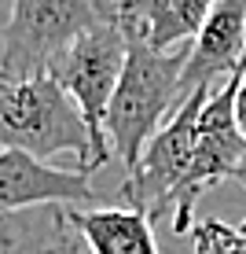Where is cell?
<instances>
[{"mask_svg":"<svg viewBox=\"0 0 246 254\" xmlns=\"http://www.w3.org/2000/svg\"><path fill=\"white\" fill-rule=\"evenodd\" d=\"M188 52H191V45L158 52L151 45H144V41H129L125 70H121V81L114 89L107 122H103L107 144L125 162V173L136 170L151 136L180 107V100H184L180 81H184V70H188Z\"/></svg>","mask_w":246,"mask_h":254,"instance_id":"6da1fadb","label":"cell"},{"mask_svg":"<svg viewBox=\"0 0 246 254\" xmlns=\"http://www.w3.org/2000/svg\"><path fill=\"white\" fill-rule=\"evenodd\" d=\"M15 147L48 162L51 155H74L77 170L96 173L99 151L77 103L59 89L51 74L7 81L0 77V151Z\"/></svg>","mask_w":246,"mask_h":254,"instance_id":"7a4b0ae2","label":"cell"},{"mask_svg":"<svg viewBox=\"0 0 246 254\" xmlns=\"http://www.w3.org/2000/svg\"><path fill=\"white\" fill-rule=\"evenodd\" d=\"M125 56H129V41L121 33V26L99 19L92 30H85L77 41H70L48 66V74L59 81V89L77 103L81 118L89 122V133L96 140L103 166L114 159L103 122H107V107L121 81V70H125Z\"/></svg>","mask_w":246,"mask_h":254,"instance_id":"3957f363","label":"cell"},{"mask_svg":"<svg viewBox=\"0 0 246 254\" xmlns=\"http://www.w3.org/2000/svg\"><path fill=\"white\" fill-rule=\"evenodd\" d=\"M96 22L99 15L89 0H11L0 30V77L22 81L48 74L51 59Z\"/></svg>","mask_w":246,"mask_h":254,"instance_id":"277c9868","label":"cell"},{"mask_svg":"<svg viewBox=\"0 0 246 254\" xmlns=\"http://www.w3.org/2000/svg\"><path fill=\"white\" fill-rule=\"evenodd\" d=\"M246 56L243 63L224 77L221 89H213L206 96L198 111V129H195V159L191 170L184 177V185L173 199V232L177 236H191V210L209 188H217L221 181L235 177L243 155H246V136L235 122V89H239Z\"/></svg>","mask_w":246,"mask_h":254,"instance_id":"5b68a950","label":"cell"},{"mask_svg":"<svg viewBox=\"0 0 246 254\" xmlns=\"http://www.w3.org/2000/svg\"><path fill=\"white\" fill-rule=\"evenodd\" d=\"M213 89H198L173 111V118L151 136V144L144 147L136 170L125 173L121 195L125 203L140 210L147 217H158L165 206H173L177 191L184 185L195 159V129H198V111L206 103V96Z\"/></svg>","mask_w":246,"mask_h":254,"instance_id":"8992f818","label":"cell"},{"mask_svg":"<svg viewBox=\"0 0 246 254\" xmlns=\"http://www.w3.org/2000/svg\"><path fill=\"white\" fill-rule=\"evenodd\" d=\"M92 173L55 170L26 151L4 147L0 151V214H22L37 206H77L96 203Z\"/></svg>","mask_w":246,"mask_h":254,"instance_id":"52a82bcc","label":"cell"},{"mask_svg":"<svg viewBox=\"0 0 246 254\" xmlns=\"http://www.w3.org/2000/svg\"><path fill=\"white\" fill-rule=\"evenodd\" d=\"M246 56V0H217L198 37L191 41L184 70V100L198 89H209L217 77H228ZM180 100V103H184Z\"/></svg>","mask_w":246,"mask_h":254,"instance_id":"ba28073f","label":"cell"},{"mask_svg":"<svg viewBox=\"0 0 246 254\" xmlns=\"http://www.w3.org/2000/svg\"><path fill=\"white\" fill-rule=\"evenodd\" d=\"M217 0H133L118 11L125 41H144L158 52L184 48L198 37Z\"/></svg>","mask_w":246,"mask_h":254,"instance_id":"9c48e42d","label":"cell"},{"mask_svg":"<svg viewBox=\"0 0 246 254\" xmlns=\"http://www.w3.org/2000/svg\"><path fill=\"white\" fill-rule=\"evenodd\" d=\"M66 217L92 254H158L151 217L133 206H66Z\"/></svg>","mask_w":246,"mask_h":254,"instance_id":"30bf717a","label":"cell"},{"mask_svg":"<svg viewBox=\"0 0 246 254\" xmlns=\"http://www.w3.org/2000/svg\"><path fill=\"white\" fill-rule=\"evenodd\" d=\"M70 229L66 206H37L22 214H0V254H45Z\"/></svg>","mask_w":246,"mask_h":254,"instance_id":"8fae6325","label":"cell"},{"mask_svg":"<svg viewBox=\"0 0 246 254\" xmlns=\"http://www.w3.org/2000/svg\"><path fill=\"white\" fill-rule=\"evenodd\" d=\"M191 254H246V221L224 225L217 217H202L191 225Z\"/></svg>","mask_w":246,"mask_h":254,"instance_id":"7c38bea8","label":"cell"},{"mask_svg":"<svg viewBox=\"0 0 246 254\" xmlns=\"http://www.w3.org/2000/svg\"><path fill=\"white\" fill-rule=\"evenodd\" d=\"M45 254H92V251L85 247V240L77 236L74 225H70V229H66L63 236H59V243H55V247H48Z\"/></svg>","mask_w":246,"mask_h":254,"instance_id":"4fadbf2b","label":"cell"},{"mask_svg":"<svg viewBox=\"0 0 246 254\" xmlns=\"http://www.w3.org/2000/svg\"><path fill=\"white\" fill-rule=\"evenodd\" d=\"M89 4L96 7V15H99L103 22H114V19H118V11L125 4H133V0H89Z\"/></svg>","mask_w":246,"mask_h":254,"instance_id":"5bb4252c","label":"cell"},{"mask_svg":"<svg viewBox=\"0 0 246 254\" xmlns=\"http://www.w3.org/2000/svg\"><path fill=\"white\" fill-rule=\"evenodd\" d=\"M235 122H239V129L246 136V66H243V77H239V89H235Z\"/></svg>","mask_w":246,"mask_h":254,"instance_id":"9a60e30c","label":"cell"},{"mask_svg":"<svg viewBox=\"0 0 246 254\" xmlns=\"http://www.w3.org/2000/svg\"><path fill=\"white\" fill-rule=\"evenodd\" d=\"M235 181H239V185L246 188V155H243V162H239V170H235ZM243 221H246V217H243Z\"/></svg>","mask_w":246,"mask_h":254,"instance_id":"2e32d148","label":"cell"}]
</instances>
